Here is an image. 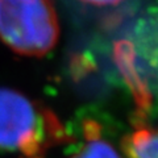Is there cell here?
<instances>
[{
  "mask_svg": "<svg viewBox=\"0 0 158 158\" xmlns=\"http://www.w3.org/2000/svg\"><path fill=\"white\" fill-rule=\"evenodd\" d=\"M129 158H158V131H140L129 144Z\"/></svg>",
  "mask_w": 158,
  "mask_h": 158,
  "instance_id": "4",
  "label": "cell"
},
{
  "mask_svg": "<svg viewBox=\"0 0 158 158\" xmlns=\"http://www.w3.org/2000/svg\"><path fill=\"white\" fill-rule=\"evenodd\" d=\"M0 40L15 53L42 57L59 40L52 0H0Z\"/></svg>",
  "mask_w": 158,
  "mask_h": 158,
  "instance_id": "1",
  "label": "cell"
},
{
  "mask_svg": "<svg viewBox=\"0 0 158 158\" xmlns=\"http://www.w3.org/2000/svg\"><path fill=\"white\" fill-rule=\"evenodd\" d=\"M79 2L90 4V6H95V7H112L123 3L124 0H79Z\"/></svg>",
  "mask_w": 158,
  "mask_h": 158,
  "instance_id": "6",
  "label": "cell"
},
{
  "mask_svg": "<svg viewBox=\"0 0 158 158\" xmlns=\"http://www.w3.org/2000/svg\"><path fill=\"white\" fill-rule=\"evenodd\" d=\"M128 67L140 86L158 98V9L141 17L128 38Z\"/></svg>",
  "mask_w": 158,
  "mask_h": 158,
  "instance_id": "3",
  "label": "cell"
},
{
  "mask_svg": "<svg viewBox=\"0 0 158 158\" xmlns=\"http://www.w3.org/2000/svg\"><path fill=\"white\" fill-rule=\"evenodd\" d=\"M42 140V115L27 96L0 88V148L32 156Z\"/></svg>",
  "mask_w": 158,
  "mask_h": 158,
  "instance_id": "2",
  "label": "cell"
},
{
  "mask_svg": "<svg viewBox=\"0 0 158 158\" xmlns=\"http://www.w3.org/2000/svg\"><path fill=\"white\" fill-rule=\"evenodd\" d=\"M73 158H121L118 153L102 138H92Z\"/></svg>",
  "mask_w": 158,
  "mask_h": 158,
  "instance_id": "5",
  "label": "cell"
}]
</instances>
